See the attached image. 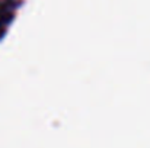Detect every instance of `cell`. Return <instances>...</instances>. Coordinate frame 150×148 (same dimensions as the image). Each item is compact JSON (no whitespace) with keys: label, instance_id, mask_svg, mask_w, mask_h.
Masks as SVG:
<instances>
[{"label":"cell","instance_id":"6da1fadb","mask_svg":"<svg viewBox=\"0 0 150 148\" xmlns=\"http://www.w3.org/2000/svg\"><path fill=\"white\" fill-rule=\"evenodd\" d=\"M19 4V0H0V39L4 36L7 28L10 26Z\"/></svg>","mask_w":150,"mask_h":148}]
</instances>
